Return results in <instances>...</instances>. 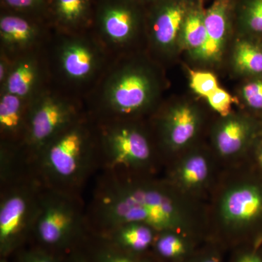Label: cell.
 Listing matches in <instances>:
<instances>
[{
  "mask_svg": "<svg viewBox=\"0 0 262 262\" xmlns=\"http://www.w3.org/2000/svg\"><path fill=\"white\" fill-rule=\"evenodd\" d=\"M101 175L85 213L87 225L107 232L138 222L158 232L177 231L188 234L190 216L168 188L132 176Z\"/></svg>",
  "mask_w": 262,
  "mask_h": 262,
  "instance_id": "cell-1",
  "label": "cell"
},
{
  "mask_svg": "<svg viewBox=\"0 0 262 262\" xmlns=\"http://www.w3.org/2000/svg\"><path fill=\"white\" fill-rule=\"evenodd\" d=\"M98 167V140L80 119L56 136L33 165L43 185L77 195Z\"/></svg>",
  "mask_w": 262,
  "mask_h": 262,
  "instance_id": "cell-2",
  "label": "cell"
},
{
  "mask_svg": "<svg viewBox=\"0 0 262 262\" xmlns=\"http://www.w3.org/2000/svg\"><path fill=\"white\" fill-rule=\"evenodd\" d=\"M159 93L154 70L143 62L130 61L108 76L101 100L108 121L128 120L152 107Z\"/></svg>",
  "mask_w": 262,
  "mask_h": 262,
  "instance_id": "cell-3",
  "label": "cell"
},
{
  "mask_svg": "<svg viewBox=\"0 0 262 262\" xmlns=\"http://www.w3.org/2000/svg\"><path fill=\"white\" fill-rule=\"evenodd\" d=\"M97 140L103 173L130 176L151 164L153 151L149 137L128 120L108 121L101 127Z\"/></svg>",
  "mask_w": 262,
  "mask_h": 262,
  "instance_id": "cell-4",
  "label": "cell"
},
{
  "mask_svg": "<svg viewBox=\"0 0 262 262\" xmlns=\"http://www.w3.org/2000/svg\"><path fill=\"white\" fill-rule=\"evenodd\" d=\"M43 184L35 174L1 187L0 242L9 251L22 237L33 232Z\"/></svg>",
  "mask_w": 262,
  "mask_h": 262,
  "instance_id": "cell-5",
  "label": "cell"
},
{
  "mask_svg": "<svg viewBox=\"0 0 262 262\" xmlns=\"http://www.w3.org/2000/svg\"><path fill=\"white\" fill-rule=\"evenodd\" d=\"M86 225V215L79 195L43 185L39 212L33 229L42 244L62 246Z\"/></svg>",
  "mask_w": 262,
  "mask_h": 262,
  "instance_id": "cell-6",
  "label": "cell"
},
{
  "mask_svg": "<svg viewBox=\"0 0 262 262\" xmlns=\"http://www.w3.org/2000/svg\"><path fill=\"white\" fill-rule=\"evenodd\" d=\"M77 120L78 115L73 105L54 95L41 94L31 100L20 147L32 168L44 148Z\"/></svg>",
  "mask_w": 262,
  "mask_h": 262,
  "instance_id": "cell-7",
  "label": "cell"
},
{
  "mask_svg": "<svg viewBox=\"0 0 262 262\" xmlns=\"http://www.w3.org/2000/svg\"><path fill=\"white\" fill-rule=\"evenodd\" d=\"M145 6L136 0H96L93 27L113 47H122L145 31Z\"/></svg>",
  "mask_w": 262,
  "mask_h": 262,
  "instance_id": "cell-8",
  "label": "cell"
},
{
  "mask_svg": "<svg viewBox=\"0 0 262 262\" xmlns=\"http://www.w3.org/2000/svg\"><path fill=\"white\" fill-rule=\"evenodd\" d=\"M193 0H158L145 7V32L159 54L171 57L179 52V39Z\"/></svg>",
  "mask_w": 262,
  "mask_h": 262,
  "instance_id": "cell-9",
  "label": "cell"
},
{
  "mask_svg": "<svg viewBox=\"0 0 262 262\" xmlns=\"http://www.w3.org/2000/svg\"><path fill=\"white\" fill-rule=\"evenodd\" d=\"M220 216L232 233H243L262 220V184L246 182L227 189L220 203Z\"/></svg>",
  "mask_w": 262,
  "mask_h": 262,
  "instance_id": "cell-10",
  "label": "cell"
},
{
  "mask_svg": "<svg viewBox=\"0 0 262 262\" xmlns=\"http://www.w3.org/2000/svg\"><path fill=\"white\" fill-rule=\"evenodd\" d=\"M238 0H213L206 8V41L195 62L213 67L220 64L236 34V8Z\"/></svg>",
  "mask_w": 262,
  "mask_h": 262,
  "instance_id": "cell-11",
  "label": "cell"
},
{
  "mask_svg": "<svg viewBox=\"0 0 262 262\" xmlns=\"http://www.w3.org/2000/svg\"><path fill=\"white\" fill-rule=\"evenodd\" d=\"M202 122L201 110L189 101H179L170 106L160 121L164 145L172 151L184 149L195 139Z\"/></svg>",
  "mask_w": 262,
  "mask_h": 262,
  "instance_id": "cell-12",
  "label": "cell"
},
{
  "mask_svg": "<svg viewBox=\"0 0 262 262\" xmlns=\"http://www.w3.org/2000/svg\"><path fill=\"white\" fill-rule=\"evenodd\" d=\"M260 137V122L246 114L231 113L222 117L212 134L217 152L225 158L244 152Z\"/></svg>",
  "mask_w": 262,
  "mask_h": 262,
  "instance_id": "cell-13",
  "label": "cell"
},
{
  "mask_svg": "<svg viewBox=\"0 0 262 262\" xmlns=\"http://www.w3.org/2000/svg\"><path fill=\"white\" fill-rule=\"evenodd\" d=\"M58 55L61 73L67 80L77 84L91 80L101 61L96 46L79 36H73L63 41Z\"/></svg>",
  "mask_w": 262,
  "mask_h": 262,
  "instance_id": "cell-14",
  "label": "cell"
},
{
  "mask_svg": "<svg viewBox=\"0 0 262 262\" xmlns=\"http://www.w3.org/2000/svg\"><path fill=\"white\" fill-rule=\"evenodd\" d=\"M96 0H48L43 18L48 24L75 34L93 25Z\"/></svg>",
  "mask_w": 262,
  "mask_h": 262,
  "instance_id": "cell-15",
  "label": "cell"
},
{
  "mask_svg": "<svg viewBox=\"0 0 262 262\" xmlns=\"http://www.w3.org/2000/svg\"><path fill=\"white\" fill-rule=\"evenodd\" d=\"M43 17L2 9L0 37L7 49L20 51L32 46L40 36L45 24Z\"/></svg>",
  "mask_w": 262,
  "mask_h": 262,
  "instance_id": "cell-16",
  "label": "cell"
},
{
  "mask_svg": "<svg viewBox=\"0 0 262 262\" xmlns=\"http://www.w3.org/2000/svg\"><path fill=\"white\" fill-rule=\"evenodd\" d=\"M29 103L18 96L3 93L0 99L2 143L21 146L27 128Z\"/></svg>",
  "mask_w": 262,
  "mask_h": 262,
  "instance_id": "cell-17",
  "label": "cell"
},
{
  "mask_svg": "<svg viewBox=\"0 0 262 262\" xmlns=\"http://www.w3.org/2000/svg\"><path fill=\"white\" fill-rule=\"evenodd\" d=\"M206 0H193L181 32L179 52L196 62L206 41Z\"/></svg>",
  "mask_w": 262,
  "mask_h": 262,
  "instance_id": "cell-18",
  "label": "cell"
},
{
  "mask_svg": "<svg viewBox=\"0 0 262 262\" xmlns=\"http://www.w3.org/2000/svg\"><path fill=\"white\" fill-rule=\"evenodd\" d=\"M232 45L231 66L244 79L262 75V41L236 34Z\"/></svg>",
  "mask_w": 262,
  "mask_h": 262,
  "instance_id": "cell-19",
  "label": "cell"
},
{
  "mask_svg": "<svg viewBox=\"0 0 262 262\" xmlns=\"http://www.w3.org/2000/svg\"><path fill=\"white\" fill-rule=\"evenodd\" d=\"M107 233L111 234L125 252L138 255L153 246L158 232L144 224L132 222L119 226Z\"/></svg>",
  "mask_w": 262,
  "mask_h": 262,
  "instance_id": "cell-20",
  "label": "cell"
},
{
  "mask_svg": "<svg viewBox=\"0 0 262 262\" xmlns=\"http://www.w3.org/2000/svg\"><path fill=\"white\" fill-rule=\"evenodd\" d=\"M39 67L32 57H25L15 63L3 83V92L27 100L34 92L39 80Z\"/></svg>",
  "mask_w": 262,
  "mask_h": 262,
  "instance_id": "cell-21",
  "label": "cell"
},
{
  "mask_svg": "<svg viewBox=\"0 0 262 262\" xmlns=\"http://www.w3.org/2000/svg\"><path fill=\"white\" fill-rule=\"evenodd\" d=\"M155 253L169 262H185L196 253L192 238L177 231L158 232L153 244Z\"/></svg>",
  "mask_w": 262,
  "mask_h": 262,
  "instance_id": "cell-22",
  "label": "cell"
},
{
  "mask_svg": "<svg viewBox=\"0 0 262 262\" xmlns=\"http://www.w3.org/2000/svg\"><path fill=\"white\" fill-rule=\"evenodd\" d=\"M210 174L209 162L201 152H192L180 162L175 178L186 190H195L204 185Z\"/></svg>",
  "mask_w": 262,
  "mask_h": 262,
  "instance_id": "cell-23",
  "label": "cell"
},
{
  "mask_svg": "<svg viewBox=\"0 0 262 262\" xmlns=\"http://www.w3.org/2000/svg\"><path fill=\"white\" fill-rule=\"evenodd\" d=\"M236 34L262 41V0H238Z\"/></svg>",
  "mask_w": 262,
  "mask_h": 262,
  "instance_id": "cell-24",
  "label": "cell"
},
{
  "mask_svg": "<svg viewBox=\"0 0 262 262\" xmlns=\"http://www.w3.org/2000/svg\"><path fill=\"white\" fill-rule=\"evenodd\" d=\"M237 98L244 107L262 117V75L245 79Z\"/></svg>",
  "mask_w": 262,
  "mask_h": 262,
  "instance_id": "cell-25",
  "label": "cell"
},
{
  "mask_svg": "<svg viewBox=\"0 0 262 262\" xmlns=\"http://www.w3.org/2000/svg\"><path fill=\"white\" fill-rule=\"evenodd\" d=\"M187 70L189 87L196 96L206 99L220 87L218 79L213 72L208 70Z\"/></svg>",
  "mask_w": 262,
  "mask_h": 262,
  "instance_id": "cell-26",
  "label": "cell"
},
{
  "mask_svg": "<svg viewBox=\"0 0 262 262\" xmlns=\"http://www.w3.org/2000/svg\"><path fill=\"white\" fill-rule=\"evenodd\" d=\"M48 0H1L2 9L43 17Z\"/></svg>",
  "mask_w": 262,
  "mask_h": 262,
  "instance_id": "cell-27",
  "label": "cell"
},
{
  "mask_svg": "<svg viewBox=\"0 0 262 262\" xmlns=\"http://www.w3.org/2000/svg\"><path fill=\"white\" fill-rule=\"evenodd\" d=\"M206 101L213 111L224 117L232 113V105L237 102V98L220 87L206 98Z\"/></svg>",
  "mask_w": 262,
  "mask_h": 262,
  "instance_id": "cell-28",
  "label": "cell"
},
{
  "mask_svg": "<svg viewBox=\"0 0 262 262\" xmlns=\"http://www.w3.org/2000/svg\"><path fill=\"white\" fill-rule=\"evenodd\" d=\"M232 262H262V250L256 246L239 250Z\"/></svg>",
  "mask_w": 262,
  "mask_h": 262,
  "instance_id": "cell-29",
  "label": "cell"
},
{
  "mask_svg": "<svg viewBox=\"0 0 262 262\" xmlns=\"http://www.w3.org/2000/svg\"><path fill=\"white\" fill-rule=\"evenodd\" d=\"M185 262H222V255L217 248H208L196 251L192 257Z\"/></svg>",
  "mask_w": 262,
  "mask_h": 262,
  "instance_id": "cell-30",
  "label": "cell"
},
{
  "mask_svg": "<svg viewBox=\"0 0 262 262\" xmlns=\"http://www.w3.org/2000/svg\"><path fill=\"white\" fill-rule=\"evenodd\" d=\"M101 262H145L141 261L135 255L126 252L120 253L114 252V251H107V252L101 255Z\"/></svg>",
  "mask_w": 262,
  "mask_h": 262,
  "instance_id": "cell-31",
  "label": "cell"
},
{
  "mask_svg": "<svg viewBox=\"0 0 262 262\" xmlns=\"http://www.w3.org/2000/svg\"><path fill=\"white\" fill-rule=\"evenodd\" d=\"M24 262H56L51 256L44 253H34L25 258Z\"/></svg>",
  "mask_w": 262,
  "mask_h": 262,
  "instance_id": "cell-32",
  "label": "cell"
},
{
  "mask_svg": "<svg viewBox=\"0 0 262 262\" xmlns=\"http://www.w3.org/2000/svg\"><path fill=\"white\" fill-rule=\"evenodd\" d=\"M10 69L11 68H9V66L8 65L6 60L2 58L1 64H0V80H1L2 83L3 82L4 83L8 74H9Z\"/></svg>",
  "mask_w": 262,
  "mask_h": 262,
  "instance_id": "cell-33",
  "label": "cell"
},
{
  "mask_svg": "<svg viewBox=\"0 0 262 262\" xmlns=\"http://www.w3.org/2000/svg\"><path fill=\"white\" fill-rule=\"evenodd\" d=\"M260 139L261 141L258 144L257 151H256V160H257L260 168L262 169V136H260Z\"/></svg>",
  "mask_w": 262,
  "mask_h": 262,
  "instance_id": "cell-34",
  "label": "cell"
},
{
  "mask_svg": "<svg viewBox=\"0 0 262 262\" xmlns=\"http://www.w3.org/2000/svg\"><path fill=\"white\" fill-rule=\"evenodd\" d=\"M138 3H140V4L144 5V6H147L151 3H155V2L158 1V0H136Z\"/></svg>",
  "mask_w": 262,
  "mask_h": 262,
  "instance_id": "cell-35",
  "label": "cell"
},
{
  "mask_svg": "<svg viewBox=\"0 0 262 262\" xmlns=\"http://www.w3.org/2000/svg\"><path fill=\"white\" fill-rule=\"evenodd\" d=\"M260 136H262V117L260 121Z\"/></svg>",
  "mask_w": 262,
  "mask_h": 262,
  "instance_id": "cell-36",
  "label": "cell"
},
{
  "mask_svg": "<svg viewBox=\"0 0 262 262\" xmlns=\"http://www.w3.org/2000/svg\"><path fill=\"white\" fill-rule=\"evenodd\" d=\"M2 262H5V261H2Z\"/></svg>",
  "mask_w": 262,
  "mask_h": 262,
  "instance_id": "cell-37",
  "label": "cell"
}]
</instances>
